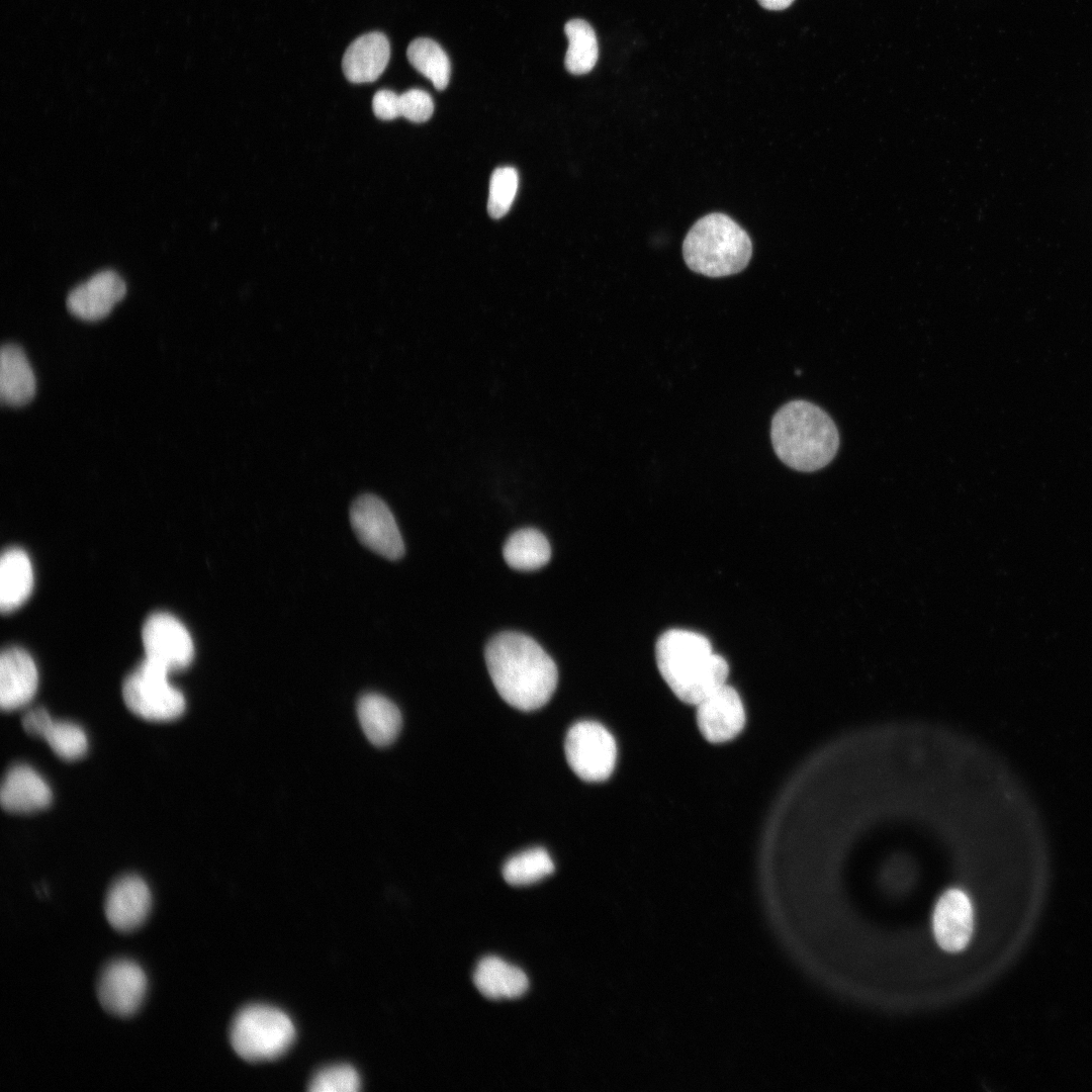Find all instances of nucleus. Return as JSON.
<instances>
[{
	"label": "nucleus",
	"instance_id": "obj_22",
	"mask_svg": "<svg viewBox=\"0 0 1092 1092\" xmlns=\"http://www.w3.org/2000/svg\"><path fill=\"white\" fill-rule=\"evenodd\" d=\"M503 555L510 567L520 571H532L549 562L551 547L543 533L533 528H525L508 538Z\"/></svg>",
	"mask_w": 1092,
	"mask_h": 1092
},
{
	"label": "nucleus",
	"instance_id": "obj_31",
	"mask_svg": "<svg viewBox=\"0 0 1092 1092\" xmlns=\"http://www.w3.org/2000/svg\"><path fill=\"white\" fill-rule=\"evenodd\" d=\"M53 723L49 712L42 708H35L27 712L22 718L23 729L35 736H43L47 729Z\"/></svg>",
	"mask_w": 1092,
	"mask_h": 1092
},
{
	"label": "nucleus",
	"instance_id": "obj_32",
	"mask_svg": "<svg viewBox=\"0 0 1092 1092\" xmlns=\"http://www.w3.org/2000/svg\"><path fill=\"white\" fill-rule=\"evenodd\" d=\"M767 10H783L789 7L794 0H757Z\"/></svg>",
	"mask_w": 1092,
	"mask_h": 1092
},
{
	"label": "nucleus",
	"instance_id": "obj_2",
	"mask_svg": "<svg viewBox=\"0 0 1092 1092\" xmlns=\"http://www.w3.org/2000/svg\"><path fill=\"white\" fill-rule=\"evenodd\" d=\"M658 670L684 703L697 705L726 684L727 661L713 651L704 635L684 629H669L655 644Z\"/></svg>",
	"mask_w": 1092,
	"mask_h": 1092
},
{
	"label": "nucleus",
	"instance_id": "obj_5",
	"mask_svg": "<svg viewBox=\"0 0 1092 1092\" xmlns=\"http://www.w3.org/2000/svg\"><path fill=\"white\" fill-rule=\"evenodd\" d=\"M295 1037L294 1025L280 1009L264 1004L243 1008L234 1018L230 1039L234 1051L249 1062L282 1056Z\"/></svg>",
	"mask_w": 1092,
	"mask_h": 1092
},
{
	"label": "nucleus",
	"instance_id": "obj_18",
	"mask_svg": "<svg viewBox=\"0 0 1092 1092\" xmlns=\"http://www.w3.org/2000/svg\"><path fill=\"white\" fill-rule=\"evenodd\" d=\"M35 394V377L23 350L6 344L0 353V399L2 404L22 406Z\"/></svg>",
	"mask_w": 1092,
	"mask_h": 1092
},
{
	"label": "nucleus",
	"instance_id": "obj_3",
	"mask_svg": "<svg viewBox=\"0 0 1092 1092\" xmlns=\"http://www.w3.org/2000/svg\"><path fill=\"white\" fill-rule=\"evenodd\" d=\"M770 439L779 459L802 472L825 467L839 448L833 420L821 407L803 399L779 408L771 420Z\"/></svg>",
	"mask_w": 1092,
	"mask_h": 1092
},
{
	"label": "nucleus",
	"instance_id": "obj_13",
	"mask_svg": "<svg viewBox=\"0 0 1092 1092\" xmlns=\"http://www.w3.org/2000/svg\"><path fill=\"white\" fill-rule=\"evenodd\" d=\"M125 293L123 279L115 271L104 270L75 287L69 293L66 304L73 315L95 322L109 314Z\"/></svg>",
	"mask_w": 1092,
	"mask_h": 1092
},
{
	"label": "nucleus",
	"instance_id": "obj_12",
	"mask_svg": "<svg viewBox=\"0 0 1092 1092\" xmlns=\"http://www.w3.org/2000/svg\"><path fill=\"white\" fill-rule=\"evenodd\" d=\"M151 908L150 888L135 875L116 880L109 888L104 903L108 923L120 932H130L139 928L148 918Z\"/></svg>",
	"mask_w": 1092,
	"mask_h": 1092
},
{
	"label": "nucleus",
	"instance_id": "obj_8",
	"mask_svg": "<svg viewBox=\"0 0 1092 1092\" xmlns=\"http://www.w3.org/2000/svg\"><path fill=\"white\" fill-rule=\"evenodd\" d=\"M350 521L357 538L371 551L390 560L403 555V540L394 517L378 496L357 497L350 510Z\"/></svg>",
	"mask_w": 1092,
	"mask_h": 1092
},
{
	"label": "nucleus",
	"instance_id": "obj_6",
	"mask_svg": "<svg viewBox=\"0 0 1092 1092\" xmlns=\"http://www.w3.org/2000/svg\"><path fill=\"white\" fill-rule=\"evenodd\" d=\"M169 671L145 660L124 679L122 697L135 715L152 721H169L181 716L186 702L183 694L168 680Z\"/></svg>",
	"mask_w": 1092,
	"mask_h": 1092
},
{
	"label": "nucleus",
	"instance_id": "obj_21",
	"mask_svg": "<svg viewBox=\"0 0 1092 1092\" xmlns=\"http://www.w3.org/2000/svg\"><path fill=\"white\" fill-rule=\"evenodd\" d=\"M33 586V571L29 557L19 548H9L0 560V607L10 612L21 606Z\"/></svg>",
	"mask_w": 1092,
	"mask_h": 1092
},
{
	"label": "nucleus",
	"instance_id": "obj_19",
	"mask_svg": "<svg viewBox=\"0 0 1092 1092\" xmlns=\"http://www.w3.org/2000/svg\"><path fill=\"white\" fill-rule=\"evenodd\" d=\"M360 725L368 740L376 746H386L397 737L401 728L399 709L389 699L375 693L363 695L357 704Z\"/></svg>",
	"mask_w": 1092,
	"mask_h": 1092
},
{
	"label": "nucleus",
	"instance_id": "obj_11",
	"mask_svg": "<svg viewBox=\"0 0 1092 1092\" xmlns=\"http://www.w3.org/2000/svg\"><path fill=\"white\" fill-rule=\"evenodd\" d=\"M697 724L705 739L722 743L737 736L745 724V712L738 693L725 684L697 705Z\"/></svg>",
	"mask_w": 1092,
	"mask_h": 1092
},
{
	"label": "nucleus",
	"instance_id": "obj_17",
	"mask_svg": "<svg viewBox=\"0 0 1092 1092\" xmlns=\"http://www.w3.org/2000/svg\"><path fill=\"white\" fill-rule=\"evenodd\" d=\"M389 56V41L383 33L363 34L346 50L342 61L343 72L352 83L373 82L385 70Z\"/></svg>",
	"mask_w": 1092,
	"mask_h": 1092
},
{
	"label": "nucleus",
	"instance_id": "obj_25",
	"mask_svg": "<svg viewBox=\"0 0 1092 1092\" xmlns=\"http://www.w3.org/2000/svg\"><path fill=\"white\" fill-rule=\"evenodd\" d=\"M554 862L549 853L541 847L522 851L505 863L503 876L513 886H527L537 883L554 872Z\"/></svg>",
	"mask_w": 1092,
	"mask_h": 1092
},
{
	"label": "nucleus",
	"instance_id": "obj_15",
	"mask_svg": "<svg viewBox=\"0 0 1092 1092\" xmlns=\"http://www.w3.org/2000/svg\"><path fill=\"white\" fill-rule=\"evenodd\" d=\"M38 674L31 656L23 649L12 647L0 657V705L14 710L26 705L34 696Z\"/></svg>",
	"mask_w": 1092,
	"mask_h": 1092
},
{
	"label": "nucleus",
	"instance_id": "obj_27",
	"mask_svg": "<svg viewBox=\"0 0 1092 1092\" xmlns=\"http://www.w3.org/2000/svg\"><path fill=\"white\" fill-rule=\"evenodd\" d=\"M519 177L512 167L497 168L491 175L487 210L492 218H500L510 210L517 194Z\"/></svg>",
	"mask_w": 1092,
	"mask_h": 1092
},
{
	"label": "nucleus",
	"instance_id": "obj_16",
	"mask_svg": "<svg viewBox=\"0 0 1092 1092\" xmlns=\"http://www.w3.org/2000/svg\"><path fill=\"white\" fill-rule=\"evenodd\" d=\"M51 801L50 786L30 766L16 764L6 772L0 790V802L4 810L30 813L46 808Z\"/></svg>",
	"mask_w": 1092,
	"mask_h": 1092
},
{
	"label": "nucleus",
	"instance_id": "obj_10",
	"mask_svg": "<svg viewBox=\"0 0 1092 1092\" xmlns=\"http://www.w3.org/2000/svg\"><path fill=\"white\" fill-rule=\"evenodd\" d=\"M148 980L139 964L126 959L109 963L97 983V998L111 1015L128 1017L134 1014L145 999Z\"/></svg>",
	"mask_w": 1092,
	"mask_h": 1092
},
{
	"label": "nucleus",
	"instance_id": "obj_29",
	"mask_svg": "<svg viewBox=\"0 0 1092 1092\" xmlns=\"http://www.w3.org/2000/svg\"><path fill=\"white\" fill-rule=\"evenodd\" d=\"M400 116L413 121H427L434 112L431 95L422 89H410L399 95Z\"/></svg>",
	"mask_w": 1092,
	"mask_h": 1092
},
{
	"label": "nucleus",
	"instance_id": "obj_9",
	"mask_svg": "<svg viewBox=\"0 0 1092 1092\" xmlns=\"http://www.w3.org/2000/svg\"><path fill=\"white\" fill-rule=\"evenodd\" d=\"M146 658L169 672L187 667L194 656V644L186 627L168 613L149 616L142 629Z\"/></svg>",
	"mask_w": 1092,
	"mask_h": 1092
},
{
	"label": "nucleus",
	"instance_id": "obj_7",
	"mask_svg": "<svg viewBox=\"0 0 1092 1092\" xmlns=\"http://www.w3.org/2000/svg\"><path fill=\"white\" fill-rule=\"evenodd\" d=\"M564 751L572 771L585 782L607 780L616 764V741L602 724L595 721L572 725L565 737Z\"/></svg>",
	"mask_w": 1092,
	"mask_h": 1092
},
{
	"label": "nucleus",
	"instance_id": "obj_20",
	"mask_svg": "<svg viewBox=\"0 0 1092 1092\" xmlns=\"http://www.w3.org/2000/svg\"><path fill=\"white\" fill-rule=\"evenodd\" d=\"M477 990L486 998H518L528 989L526 974L497 957L482 959L473 975Z\"/></svg>",
	"mask_w": 1092,
	"mask_h": 1092
},
{
	"label": "nucleus",
	"instance_id": "obj_30",
	"mask_svg": "<svg viewBox=\"0 0 1092 1092\" xmlns=\"http://www.w3.org/2000/svg\"><path fill=\"white\" fill-rule=\"evenodd\" d=\"M372 109L379 119L391 120L399 117V95L387 89L376 92L372 99Z\"/></svg>",
	"mask_w": 1092,
	"mask_h": 1092
},
{
	"label": "nucleus",
	"instance_id": "obj_1",
	"mask_svg": "<svg viewBox=\"0 0 1092 1092\" xmlns=\"http://www.w3.org/2000/svg\"><path fill=\"white\" fill-rule=\"evenodd\" d=\"M484 658L495 690L515 709L526 712L540 709L556 690L555 662L525 634H497L487 643Z\"/></svg>",
	"mask_w": 1092,
	"mask_h": 1092
},
{
	"label": "nucleus",
	"instance_id": "obj_24",
	"mask_svg": "<svg viewBox=\"0 0 1092 1092\" xmlns=\"http://www.w3.org/2000/svg\"><path fill=\"white\" fill-rule=\"evenodd\" d=\"M406 56L411 65L429 79L436 89L443 90L447 87L451 64L439 43L427 37L416 38L407 47Z\"/></svg>",
	"mask_w": 1092,
	"mask_h": 1092
},
{
	"label": "nucleus",
	"instance_id": "obj_28",
	"mask_svg": "<svg viewBox=\"0 0 1092 1092\" xmlns=\"http://www.w3.org/2000/svg\"><path fill=\"white\" fill-rule=\"evenodd\" d=\"M360 1078L350 1065H334L318 1071L309 1083L313 1092H355L360 1089Z\"/></svg>",
	"mask_w": 1092,
	"mask_h": 1092
},
{
	"label": "nucleus",
	"instance_id": "obj_14",
	"mask_svg": "<svg viewBox=\"0 0 1092 1092\" xmlns=\"http://www.w3.org/2000/svg\"><path fill=\"white\" fill-rule=\"evenodd\" d=\"M973 931V907L959 889L946 891L933 912V932L944 950L956 952L967 946Z\"/></svg>",
	"mask_w": 1092,
	"mask_h": 1092
},
{
	"label": "nucleus",
	"instance_id": "obj_23",
	"mask_svg": "<svg viewBox=\"0 0 1092 1092\" xmlns=\"http://www.w3.org/2000/svg\"><path fill=\"white\" fill-rule=\"evenodd\" d=\"M564 31L568 38V49L564 60L566 70L573 75L590 72L599 58L598 39L594 28L583 19H571L565 23Z\"/></svg>",
	"mask_w": 1092,
	"mask_h": 1092
},
{
	"label": "nucleus",
	"instance_id": "obj_26",
	"mask_svg": "<svg viewBox=\"0 0 1092 1092\" xmlns=\"http://www.w3.org/2000/svg\"><path fill=\"white\" fill-rule=\"evenodd\" d=\"M42 738L54 752L64 759H77L84 755L88 748L83 729L70 722L53 721Z\"/></svg>",
	"mask_w": 1092,
	"mask_h": 1092
},
{
	"label": "nucleus",
	"instance_id": "obj_4",
	"mask_svg": "<svg viewBox=\"0 0 1092 1092\" xmlns=\"http://www.w3.org/2000/svg\"><path fill=\"white\" fill-rule=\"evenodd\" d=\"M682 253L694 272L722 277L742 271L750 261L747 233L731 217L714 212L700 218L687 234Z\"/></svg>",
	"mask_w": 1092,
	"mask_h": 1092
}]
</instances>
